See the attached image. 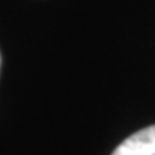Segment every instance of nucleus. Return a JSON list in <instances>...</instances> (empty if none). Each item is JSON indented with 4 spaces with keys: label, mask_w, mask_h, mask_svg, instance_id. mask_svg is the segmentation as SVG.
<instances>
[{
    "label": "nucleus",
    "mask_w": 155,
    "mask_h": 155,
    "mask_svg": "<svg viewBox=\"0 0 155 155\" xmlns=\"http://www.w3.org/2000/svg\"><path fill=\"white\" fill-rule=\"evenodd\" d=\"M112 155H155V125L132 134L116 147Z\"/></svg>",
    "instance_id": "nucleus-1"
}]
</instances>
